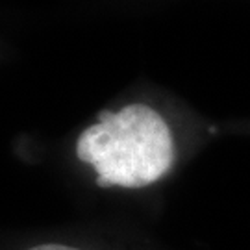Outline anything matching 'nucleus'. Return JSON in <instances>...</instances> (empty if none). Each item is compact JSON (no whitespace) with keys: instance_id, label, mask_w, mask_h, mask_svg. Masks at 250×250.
Instances as JSON below:
<instances>
[{"instance_id":"obj_1","label":"nucleus","mask_w":250,"mask_h":250,"mask_svg":"<svg viewBox=\"0 0 250 250\" xmlns=\"http://www.w3.org/2000/svg\"><path fill=\"white\" fill-rule=\"evenodd\" d=\"M76 156L97 174L102 189H145L176 165V141L167 121L150 106L130 104L102 111L76 141Z\"/></svg>"}]
</instances>
